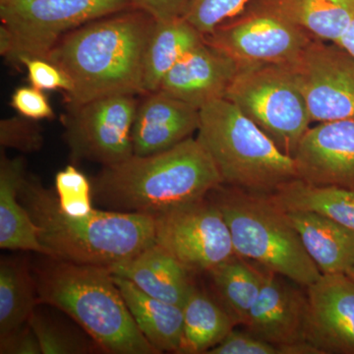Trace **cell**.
Masks as SVG:
<instances>
[{
  "mask_svg": "<svg viewBox=\"0 0 354 354\" xmlns=\"http://www.w3.org/2000/svg\"><path fill=\"white\" fill-rule=\"evenodd\" d=\"M156 19L132 7L64 35L46 60L73 82L67 106L118 95H144V57Z\"/></svg>",
  "mask_w": 354,
  "mask_h": 354,
  "instance_id": "1",
  "label": "cell"
},
{
  "mask_svg": "<svg viewBox=\"0 0 354 354\" xmlns=\"http://www.w3.org/2000/svg\"><path fill=\"white\" fill-rule=\"evenodd\" d=\"M221 184L208 151L190 137L164 152L104 167L92 186L95 201L109 211L153 216L204 199Z\"/></svg>",
  "mask_w": 354,
  "mask_h": 354,
  "instance_id": "2",
  "label": "cell"
},
{
  "mask_svg": "<svg viewBox=\"0 0 354 354\" xmlns=\"http://www.w3.org/2000/svg\"><path fill=\"white\" fill-rule=\"evenodd\" d=\"M18 197L38 228L46 257L109 268L155 243V221L146 214L95 209L85 216L66 215L55 192L27 174Z\"/></svg>",
  "mask_w": 354,
  "mask_h": 354,
  "instance_id": "3",
  "label": "cell"
},
{
  "mask_svg": "<svg viewBox=\"0 0 354 354\" xmlns=\"http://www.w3.org/2000/svg\"><path fill=\"white\" fill-rule=\"evenodd\" d=\"M48 258L35 272L39 304L71 317L104 353H160L142 334L108 268Z\"/></svg>",
  "mask_w": 354,
  "mask_h": 354,
  "instance_id": "4",
  "label": "cell"
},
{
  "mask_svg": "<svg viewBox=\"0 0 354 354\" xmlns=\"http://www.w3.org/2000/svg\"><path fill=\"white\" fill-rule=\"evenodd\" d=\"M208 197L227 223L237 256L306 288L322 276L288 212L271 195L221 184Z\"/></svg>",
  "mask_w": 354,
  "mask_h": 354,
  "instance_id": "5",
  "label": "cell"
},
{
  "mask_svg": "<svg viewBox=\"0 0 354 354\" xmlns=\"http://www.w3.org/2000/svg\"><path fill=\"white\" fill-rule=\"evenodd\" d=\"M197 139L213 158L223 185L271 195L298 178L295 160L281 152L232 102L200 109Z\"/></svg>",
  "mask_w": 354,
  "mask_h": 354,
  "instance_id": "6",
  "label": "cell"
},
{
  "mask_svg": "<svg viewBox=\"0 0 354 354\" xmlns=\"http://www.w3.org/2000/svg\"><path fill=\"white\" fill-rule=\"evenodd\" d=\"M132 7L131 0H0V55L12 66L46 59L67 32Z\"/></svg>",
  "mask_w": 354,
  "mask_h": 354,
  "instance_id": "7",
  "label": "cell"
},
{
  "mask_svg": "<svg viewBox=\"0 0 354 354\" xmlns=\"http://www.w3.org/2000/svg\"><path fill=\"white\" fill-rule=\"evenodd\" d=\"M225 100L253 121L279 150L292 158L312 120L290 64L239 67Z\"/></svg>",
  "mask_w": 354,
  "mask_h": 354,
  "instance_id": "8",
  "label": "cell"
},
{
  "mask_svg": "<svg viewBox=\"0 0 354 354\" xmlns=\"http://www.w3.org/2000/svg\"><path fill=\"white\" fill-rule=\"evenodd\" d=\"M314 39L286 12L281 0H252L205 36L207 44L239 66L293 64Z\"/></svg>",
  "mask_w": 354,
  "mask_h": 354,
  "instance_id": "9",
  "label": "cell"
},
{
  "mask_svg": "<svg viewBox=\"0 0 354 354\" xmlns=\"http://www.w3.org/2000/svg\"><path fill=\"white\" fill-rule=\"evenodd\" d=\"M153 218L155 243L191 272H209L235 255L227 223L209 197Z\"/></svg>",
  "mask_w": 354,
  "mask_h": 354,
  "instance_id": "10",
  "label": "cell"
},
{
  "mask_svg": "<svg viewBox=\"0 0 354 354\" xmlns=\"http://www.w3.org/2000/svg\"><path fill=\"white\" fill-rule=\"evenodd\" d=\"M137 106L138 101L132 95H111L80 106H67L64 139L72 158L109 167L131 158Z\"/></svg>",
  "mask_w": 354,
  "mask_h": 354,
  "instance_id": "11",
  "label": "cell"
},
{
  "mask_svg": "<svg viewBox=\"0 0 354 354\" xmlns=\"http://www.w3.org/2000/svg\"><path fill=\"white\" fill-rule=\"evenodd\" d=\"M312 122L354 120V57L332 41L314 39L290 64Z\"/></svg>",
  "mask_w": 354,
  "mask_h": 354,
  "instance_id": "12",
  "label": "cell"
},
{
  "mask_svg": "<svg viewBox=\"0 0 354 354\" xmlns=\"http://www.w3.org/2000/svg\"><path fill=\"white\" fill-rule=\"evenodd\" d=\"M306 341L322 354H354V281L322 274L307 288Z\"/></svg>",
  "mask_w": 354,
  "mask_h": 354,
  "instance_id": "13",
  "label": "cell"
},
{
  "mask_svg": "<svg viewBox=\"0 0 354 354\" xmlns=\"http://www.w3.org/2000/svg\"><path fill=\"white\" fill-rule=\"evenodd\" d=\"M292 158L305 183L354 192V120L310 127Z\"/></svg>",
  "mask_w": 354,
  "mask_h": 354,
  "instance_id": "14",
  "label": "cell"
},
{
  "mask_svg": "<svg viewBox=\"0 0 354 354\" xmlns=\"http://www.w3.org/2000/svg\"><path fill=\"white\" fill-rule=\"evenodd\" d=\"M286 279L265 270L259 297L244 325L251 334L278 346L281 354L288 346L307 342V295Z\"/></svg>",
  "mask_w": 354,
  "mask_h": 354,
  "instance_id": "15",
  "label": "cell"
},
{
  "mask_svg": "<svg viewBox=\"0 0 354 354\" xmlns=\"http://www.w3.org/2000/svg\"><path fill=\"white\" fill-rule=\"evenodd\" d=\"M239 67L227 53L204 41L172 67L158 91L201 109L225 99Z\"/></svg>",
  "mask_w": 354,
  "mask_h": 354,
  "instance_id": "16",
  "label": "cell"
},
{
  "mask_svg": "<svg viewBox=\"0 0 354 354\" xmlns=\"http://www.w3.org/2000/svg\"><path fill=\"white\" fill-rule=\"evenodd\" d=\"M142 95L132 127L135 156L164 152L198 131L200 109L162 91Z\"/></svg>",
  "mask_w": 354,
  "mask_h": 354,
  "instance_id": "17",
  "label": "cell"
},
{
  "mask_svg": "<svg viewBox=\"0 0 354 354\" xmlns=\"http://www.w3.org/2000/svg\"><path fill=\"white\" fill-rule=\"evenodd\" d=\"M108 269L114 276L131 281L150 297L183 308L195 288L191 272L156 243Z\"/></svg>",
  "mask_w": 354,
  "mask_h": 354,
  "instance_id": "18",
  "label": "cell"
},
{
  "mask_svg": "<svg viewBox=\"0 0 354 354\" xmlns=\"http://www.w3.org/2000/svg\"><path fill=\"white\" fill-rule=\"evenodd\" d=\"M286 212L321 274H346L354 268V230L313 212Z\"/></svg>",
  "mask_w": 354,
  "mask_h": 354,
  "instance_id": "19",
  "label": "cell"
},
{
  "mask_svg": "<svg viewBox=\"0 0 354 354\" xmlns=\"http://www.w3.org/2000/svg\"><path fill=\"white\" fill-rule=\"evenodd\" d=\"M26 176L22 157L0 158V247L10 250L32 251L48 256L39 242L38 228L20 202L19 190Z\"/></svg>",
  "mask_w": 354,
  "mask_h": 354,
  "instance_id": "20",
  "label": "cell"
},
{
  "mask_svg": "<svg viewBox=\"0 0 354 354\" xmlns=\"http://www.w3.org/2000/svg\"><path fill=\"white\" fill-rule=\"evenodd\" d=\"M142 334L158 353H178L183 337V308L150 297L127 279L114 276Z\"/></svg>",
  "mask_w": 354,
  "mask_h": 354,
  "instance_id": "21",
  "label": "cell"
},
{
  "mask_svg": "<svg viewBox=\"0 0 354 354\" xmlns=\"http://www.w3.org/2000/svg\"><path fill=\"white\" fill-rule=\"evenodd\" d=\"M204 41L201 32L184 17L156 20L144 57V95L157 92L172 67Z\"/></svg>",
  "mask_w": 354,
  "mask_h": 354,
  "instance_id": "22",
  "label": "cell"
},
{
  "mask_svg": "<svg viewBox=\"0 0 354 354\" xmlns=\"http://www.w3.org/2000/svg\"><path fill=\"white\" fill-rule=\"evenodd\" d=\"M225 307L196 288L183 306V337L179 354H207L236 326Z\"/></svg>",
  "mask_w": 354,
  "mask_h": 354,
  "instance_id": "23",
  "label": "cell"
},
{
  "mask_svg": "<svg viewBox=\"0 0 354 354\" xmlns=\"http://www.w3.org/2000/svg\"><path fill=\"white\" fill-rule=\"evenodd\" d=\"M271 196L286 211L313 212L354 230L353 191L314 185L297 178L281 186Z\"/></svg>",
  "mask_w": 354,
  "mask_h": 354,
  "instance_id": "24",
  "label": "cell"
},
{
  "mask_svg": "<svg viewBox=\"0 0 354 354\" xmlns=\"http://www.w3.org/2000/svg\"><path fill=\"white\" fill-rule=\"evenodd\" d=\"M38 304L36 281L25 261L1 258L0 337L24 327Z\"/></svg>",
  "mask_w": 354,
  "mask_h": 354,
  "instance_id": "25",
  "label": "cell"
},
{
  "mask_svg": "<svg viewBox=\"0 0 354 354\" xmlns=\"http://www.w3.org/2000/svg\"><path fill=\"white\" fill-rule=\"evenodd\" d=\"M214 286L237 325H245L259 297L265 269L260 271L236 254L208 272Z\"/></svg>",
  "mask_w": 354,
  "mask_h": 354,
  "instance_id": "26",
  "label": "cell"
},
{
  "mask_svg": "<svg viewBox=\"0 0 354 354\" xmlns=\"http://www.w3.org/2000/svg\"><path fill=\"white\" fill-rule=\"evenodd\" d=\"M286 12L313 38L337 43L354 16V0H281Z\"/></svg>",
  "mask_w": 354,
  "mask_h": 354,
  "instance_id": "27",
  "label": "cell"
},
{
  "mask_svg": "<svg viewBox=\"0 0 354 354\" xmlns=\"http://www.w3.org/2000/svg\"><path fill=\"white\" fill-rule=\"evenodd\" d=\"M28 324L37 335L41 354H84L94 353L97 348L75 330L48 318L35 310Z\"/></svg>",
  "mask_w": 354,
  "mask_h": 354,
  "instance_id": "28",
  "label": "cell"
},
{
  "mask_svg": "<svg viewBox=\"0 0 354 354\" xmlns=\"http://www.w3.org/2000/svg\"><path fill=\"white\" fill-rule=\"evenodd\" d=\"M55 194L60 209L66 215L80 216L94 211L93 186L75 165H67L55 176Z\"/></svg>",
  "mask_w": 354,
  "mask_h": 354,
  "instance_id": "29",
  "label": "cell"
},
{
  "mask_svg": "<svg viewBox=\"0 0 354 354\" xmlns=\"http://www.w3.org/2000/svg\"><path fill=\"white\" fill-rule=\"evenodd\" d=\"M252 0H191L185 18L190 24L208 36L214 30L245 8Z\"/></svg>",
  "mask_w": 354,
  "mask_h": 354,
  "instance_id": "30",
  "label": "cell"
},
{
  "mask_svg": "<svg viewBox=\"0 0 354 354\" xmlns=\"http://www.w3.org/2000/svg\"><path fill=\"white\" fill-rule=\"evenodd\" d=\"M29 118H6L0 121V144L2 148H13L23 153L37 152L43 147L41 129Z\"/></svg>",
  "mask_w": 354,
  "mask_h": 354,
  "instance_id": "31",
  "label": "cell"
},
{
  "mask_svg": "<svg viewBox=\"0 0 354 354\" xmlns=\"http://www.w3.org/2000/svg\"><path fill=\"white\" fill-rule=\"evenodd\" d=\"M21 66L28 71V79L32 87L41 91H64L68 95L73 90V82L66 73L50 60L39 57H25Z\"/></svg>",
  "mask_w": 354,
  "mask_h": 354,
  "instance_id": "32",
  "label": "cell"
},
{
  "mask_svg": "<svg viewBox=\"0 0 354 354\" xmlns=\"http://www.w3.org/2000/svg\"><path fill=\"white\" fill-rule=\"evenodd\" d=\"M207 354H281L274 344L256 337L250 332L232 330L227 337Z\"/></svg>",
  "mask_w": 354,
  "mask_h": 354,
  "instance_id": "33",
  "label": "cell"
},
{
  "mask_svg": "<svg viewBox=\"0 0 354 354\" xmlns=\"http://www.w3.org/2000/svg\"><path fill=\"white\" fill-rule=\"evenodd\" d=\"M10 104L20 115L29 120H50L55 118L53 109L43 91L32 85L16 88L11 95Z\"/></svg>",
  "mask_w": 354,
  "mask_h": 354,
  "instance_id": "34",
  "label": "cell"
},
{
  "mask_svg": "<svg viewBox=\"0 0 354 354\" xmlns=\"http://www.w3.org/2000/svg\"><path fill=\"white\" fill-rule=\"evenodd\" d=\"M1 354H41L37 335L29 324L19 330L0 337Z\"/></svg>",
  "mask_w": 354,
  "mask_h": 354,
  "instance_id": "35",
  "label": "cell"
},
{
  "mask_svg": "<svg viewBox=\"0 0 354 354\" xmlns=\"http://www.w3.org/2000/svg\"><path fill=\"white\" fill-rule=\"evenodd\" d=\"M133 6L152 15L156 20L184 17L191 0H131Z\"/></svg>",
  "mask_w": 354,
  "mask_h": 354,
  "instance_id": "36",
  "label": "cell"
},
{
  "mask_svg": "<svg viewBox=\"0 0 354 354\" xmlns=\"http://www.w3.org/2000/svg\"><path fill=\"white\" fill-rule=\"evenodd\" d=\"M354 57V16L342 38L335 43Z\"/></svg>",
  "mask_w": 354,
  "mask_h": 354,
  "instance_id": "37",
  "label": "cell"
},
{
  "mask_svg": "<svg viewBox=\"0 0 354 354\" xmlns=\"http://www.w3.org/2000/svg\"><path fill=\"white\" fill-rule=\"evenodd\" d=\"M346 274H348L349 278L353 279L354 281V268H353L351 270H349V271L346 272Z\"/></svg>",
  "mask_w": 354,
  "mask_h": 354,
  "instance_id": "38",
  "label": "cell"
}]
</instances>
